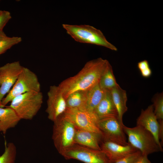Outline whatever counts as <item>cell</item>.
<instances>
[{
    "label": "cell",
    "mask_w": 163,
    "mask_h": 163,
    "mask_svg": "<svg viewBox=\"0 0 163 163\" xmlns=\"http://www.w3.org/2000/svg\"><path fill=\"white\" fill-rule=\"evenodd\" d=\"M110 65L101 58L90 60L77 74L62 81L58 86L66 100L75 92L87 91L98 84Z\"/></svg>",
    "instance_id": "obj_1"
},
{
    "label": "cell",
    "mask_w": 163,
    "mask_h": 163,
    "mask_svg": "<svg viewBox=\"0 0 163 163\" xmlns=\"http://www.w3.org/2000/svg\"><path fill=\"white\" fill-rule=\"evenodd\" d=\"M67 33L75 41L94 44L106 47L114 51L117 48L109 42L102 32L89 25L62 24Z\"/></svg>",
    "instance_id": "obj_2"
},
{
    "label": "cell",
    "mask_w": 163,
    "mask_h": 163,
    "mask_svg": "<svg viewBox=\"0 0 163 163\" xmlns=\"http://www.w3.org/2000/svg\"><path fill=\"white\" fill-rule=\"evenodd\" d=\"M43 99L41 91L27 92L14 97L8 107L15 111L21 120H31L40 109Z\"/></svg>",
    "instance_id": "obj_3"
},
{
    "label": "cell",
    "mask_w": 163,
    "mask_h": 163,
    "mask_svg": "<svg viewBox=\"0 0 163 163\" xmlns=\"http://www.w3.org/2000/svg\"><path fill=\"white\" fill-rule=\"evenodd\" d=\"M123 129L128 136V143L139 151L142 155L148 156L163 151V149L158 145L153 135L143 127L136 125L130 128L124 125Z\"/></svg>",
    "instance_id": "obj_4"
},
{
    "label": "cell",
    "mask_w": 163,
    "mask_h": 163,
    "mask_svg": "<svg viewBox=\"0 0 163 163\" xmlns=\"http://www.w3.org/2000/svg\"><path fill=\"white\" fill-rule=\"evenodd\" d=\"M53 122L52 139L55 148L60 154L75 144L76 128L63 113Z\"/></svg>",
    "instance_id": "obj_5"
},
{
    "label": "cell",
    "mask_w": 163,
    "mask_h": 163,
    "mask_svg": "<svg viewBox=\"0 0 163 163\" xmlns=\"http://www.w3.org/2000/svg\"><path fill=\"white\" fill-rule=\"evenodd\" d=\"M41 86L37 75L28 68L24 67L15 83L2 101L4 107L14 97L24 93L40 91Z\"/></svg>",
    "instance_id": "obj_6"
},
{
    "label": "cell",
    "mask_w": 163,
    "mask_h": 163,
    "mask_svg": "<svg viewBox=\"0 0 163 163\" xmlns=\"http://www.w3.org/2000/svg\"><path fill=\"white\" fill-rule=\"evenodd\" d=\"M60 154L66 159H76L84 163H114L101 150L93 149L75 143Z\"/></svg>",
    "instance_id": "obj_7"
},
{
    "label": "cell",
    "mask_w": 163,
    "mask_h": 163,
    "mask_svg": "<svg viewBox=\"0 0 163 163\" xmlns=\"http://www.w3.org/2000/svg\"><path fill=\"white\" fill-rule=\"evenodd\" d=\"M124 125L115 117L99 120L97 124L102 136V140L126 145L128 143L123 130Z\"/></svg>",
    "instance_id": "obj_8"
},
{
    "label": "cell",
    "mask_w": 163,
    "mask_h": 163,
    "mask_svg": "<svg viewBox=\"0 0 163 163\" xmlns=\"http://www.w3.org/2000/svg\"><path fill=\"white\" fill-rule=\"evenodd\" d=\"M63 114L76 128L101 133L97 125L98 120L94 113L86 110L66 108Z\"/></svg>",
    "instance_id": "obj_9"
},
{
    "label": "cell",
    "mask_w": 163,
    "mask_h": 163,
    "mask_svg": "<svg viewBox=\"0 0 163 163\" xmlns=\"http://www.w3.org/2000/svg\"><path fill=\"white\" fill-rule=\"evenodd\" d=\"M24 67L19 61L7 63L0 67V107H4L2 101L9 91Z\"/></svg>",
    "instance_id": "obj_10"
},
{
    "label": "cell",
    "mask_w": 163,
    "mask_h": 163,
    "mask_svg": "<svg viewBox=\"0 0 163 163\" xmlns=\"http://www.w3.org/2000/svg\"><path fill=\"white\" fill-rule=\"evenodd\" d=\"M47 97L46 111L48 118L54 122L66 111L67 108L66 100L58 85L50 87Z\"/></svg>",
    "instance_id": "obj_11"
},
{
    "label": "cell",
    "mask_w": 163,
    "mask_h": 163,
    "mask_svg": "<svg viewBox=\"0 0 163 163\" xmlns=\"http://www.w3.org/2000/svg\"><path fill=\"white\" fill-rule=\"evenodd\" d=\"M100 147L101 150L113 163L138 150L129 143L126 145H122L103 140L100 143Z\"/></svg>",
    "instance_id": "obj_12"
},
{
    "label": "cell",
    "mask_w": 163,
    "mask_h": 163,
    "mask_svg": "<svg viewBox=\"0 0 163 163\" xmlns=\"http://www.w3.org/2000/svg\"><path fill=\"white\" fill-rule=\"evenodd\" d=\"M136 125L141 126L150 132L158 145L162 149L159 140L160 125L154 113L153 104L149 105L145 110L142 109L137 119Z\"/></svg>",
    "instance_id": "obj_13"
},
{
    "label": "cell",
    "mask_w": 163,
    "mask_h": 163,
    "mask_svg": "<svg viewBox=\"0 0 163 163\" xmlns=\"http://www.w3.org/2000/svg\"><path fill=\"white\" fill-rule=\"evenodd\" d=\"M103 139L101 133L76 128L75 143L94 149L101 150L100 144Z\"/></svg>",
    "instance_id": "obj_14"
},
{
    "label": "cell",
    "mask_w": 163,
    "mask_h": 163,
    "mask_svg": "<svg viewBox=\"0 0 163 163\" xmlns=\"http://www.w3.org/2000/svg\"><path fill=\"white\" fill-rule=\"evenodd\" d=\"M94 113L98 120L113 117L118 119L117 111L109 91H105L102 100Z\"/></svg>",
    "instance_id": "obj_15"
},
{
    "label": "cell",
    "mask_w": 163,
    "mask_h": 163,
    "mask_svg": "<svg viewBox=\"0 0 163 163\" xmlns=\"http://www.w3.org/2000/svg\"><path fill=\"white\" fill-rule=\"evenodd\" d=\"M109 91L117 110L119 120L121 123L123 124V117L128 109L126 104L127 99L126 91L119 85Z\"/></svg>",
    "instance_id": "obj_16"
},
{
    "label": "cell",
    "mask_w": 163,
    "mask_h": 163,
    "mask_svg": "<svg viewBox=\"0 0 163 163\" xmlns=\"http://www.w3.org/2000/svg\"><path fill=\"white\" fill-rule=\"evenodd\" d=\"M21 120L12 108L0 107V131L3 134L8 129L15 127Z\"/></svg>",
    "instance_id": "obj_17"
},
{
    "label": "cell",
    "mask_w": 163,
    "mask_h": 163,
    "mask_svg": "<svg viewBox=\"0 0 163 163\" xmlns=\"http://www.w3.org/2000/svg\"><path fill=\"white\" fill-rule=\"evenodd\" d=\"M106 91L101 88L99 83L87 90L86 110L94 113L102 100Z\"/></svg>",
    "instance_id": "obj_18"
},
{
    "label": "cell",
    "mask_w": 163,
    "mask_h": 163,
    "mask_svg": "<svg viewBox=\"0 0 163 163\" xmlns=\"http://www.w3.org/2000/svg\"><path fill=\"white\" fill-rule=\"evenodd\" d=\"M87 91H78L70 94L66 99L67 108L86 110Z\"/></svg>",
    "instance_id": "obj_19"
},
{
    "label": "cell",
    "mask_w": 163,
    "mask_h": 163,
    "mask_svg": "<svg viewBox=\"0 0 163 163\" xmlns=\"http://www.w3.org/2000/svg\"><path fill=\"white\" fill-rule=\"evenodd\" d=\"M99 84L102 89L107 91H110L119 85L116 82L110 64L102 76Z\"/></svg>",
    "instance_id": "obj_20"
},
{
    "label": "cell",
    "mask_w": 163,
    "mask_h": 163,
    "mask_svg": "<svg viewBox=\"0 0 163 163\" xmlns=\"http://www.w3.org/2000/svg\"><path fill=\"white\" fill-rule=\"evenodd\" d=\"M17 153L16 147L13 142L5 143L4 152L0 156V163H15Z\"/></svg>",
    "instance_id": "obj_21"
},
{
    "label": "cell",
    "mask_w": 163,
    "mask_h": 163,
    "mask_svg": "<svg viewBox=\"0 0 163 163\" xmlns=\"http://www.w3.org/2000/svg\"><path fill=\"white\" fill-rule=\"evenodd\" d=\"M20 37L13 36L7 37L0 39V55L2 54L13 46L21 42Z\"/></svg>",
    "instance_id": "obj_22"
},
{
    "label": "cell",
    "mask_w": 163,
    "mask_h": 163,
    "mask_svg": "<svg viewBox=\"0 0 163 163\" xmlns=\"http://www.w3.org/2000/svg\"><path fill=\"white\" fill-rule=\"evenodd\" d=\"M154 113L159 120H163V93L156 94L152 99Z\"/></svg>",
    "instance_id": "obj_23"
},
{
    "label": "cell",
    "mask_w": 163,
    "mask_h": 163,
    "mask_svg": "<svg viewBox=\"0 0 163 163\" xmlns=\"http://www.w3.org/2000/svg\"><path fill=\"white\" fill-rule=\"evenodd\" d=\"M139 150L133 153L126 157L116 161L114 163H134L142 155Z\"/></svg>",
    "instance_id": "obj_24"
},
{
    "label": "cell",
    "mask_w": 163,
    "mask_h": 163,
    "mask_svg": "<svg viewBox=\"0 0 163 163\" xmlns=\"http://www.w3.org/2000/svg\"><path fill=\"white\" fill-rule=\"evenodd\" d=\"M11 18V14L9 11L0 10V31L3 30L4 27Z\"/></svg>",
    "instance_id": "obj_25"
},
{
    "label": "cell",
    "mask_w": 163,
    "mask_h": 163,
    "mask_svg": "<svg viewBox=\"0 0 163 163\" xmlns=\"http://www.w3.org/2000/svg\"><path fill=\"white\" fill-rule=\"evenodd\" d=\"M137 66L140 72L150 67L148 61L146 60L139 62L138 63Z\"/></svg>",
    "instance_id": "obj_26"
},
{
    "label": "cell",
    "mask_w": 163,
    "mask_h": 163,
    "mask_svg": "<svg viewBox=\"0 0 163 163\" xmlns=\"http://www.w3.org/2000/svg\"><path fill=\"white\" fill-rule=\"evenodd\" d=\"M134 163H151L146 155H142L140 158Z\"/></svg>",
    "instance_id": "obj_27"
},
{
    "label": "cell",
    "mask_w": 163,
    "mask_h": 163,
    "mask_svg": "<svg viewBox=\"0 0 163 163\" xmlns=\"http://www.w3.org/2000/svg\"><path fill=\"white\" fill-rule=\"evenodd\" d=\"M141 72L142 76L145 78L149 77L152 74V70L150 67Z\"/></svg>",
    "instance_id": "obj_28"
},
{
    "label": "cell",
    "mask_w": 163,
    "mask_h": 163,
    "mask_svg": "<svg viewBox=\"0 0 163 163\" xmlns=\"http://www.w3.org/2000/svg\"><path fill=\"white\" fill-rule=\"evenodd\" d=\"M7 36L3 30L0 31V39L5 38Z\"/></svg>",
    "instance_id": "obj_29"
},
{
    "label": "cell",
    "mask_w": 163,
    "mask_h": 163,
    "mask_svg": "<svg viewBox=\"0 0 163 163\" xmlns=\"http://www.w3.org/2000/svg\"></svg>",
    "instance_id": "obj_30"
},
{
    "label": "cell",
    "mask_w": 163,
    "mask_h": 163,
    "mask_svg": "<svg viewBox=\"0 0 163 163\" xmlns=\"http://www.w3.org/2000/svg\"></svg>",
    "instance_id": "obj_31"
}]
</instances>
